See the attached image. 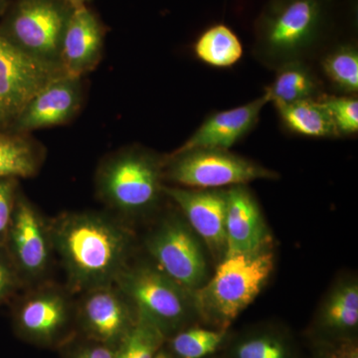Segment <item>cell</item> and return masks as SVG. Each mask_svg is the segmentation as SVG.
<instances>
[{
    "mask_svg": "<svg viewBox=\"0 0 358 358\" xmlns=\"http://www.w3.org/2000/svg\"><path fill=\"white\" fill-rule=\"evenodd\" d=\"M164 159L141 148L115 155L103 167L99 188L103 199L127 214L154 208L164 194Z\"/></svg>",
    "mask_w": 358,
    "mask_h": 358,
    "instance_id": "5b68a950",
    "label": "cell"
},
{
    "mask_svg": "<svg viewBox=\"0 0 358 358\" xmlns=\"http://www.w3.org/2000/svg\"><path fill=\"white\" fill-rule=\"evenodd\" d=\"M115 281L121 293L134 303L138 313L164 331L182 322L195 310L192 293L181 288L159 268L140 266L124 268Z\"/></svg>",
    "mask_w": 358,
    "mask_h": 358,
    "instance_id": "ba28073f",
    "label": "cell"
},
{
    "mask_svg": "<svg viewBox=\"0 0 358 358\" xmlns=\"http://www.w3.org/2000/svg\"><path fill=\"white\" fill-rule=\"evenodd\" d=\"M82 78L61 75L43 87L16 117L10 128L21 134L65 124L82 103Z\"/></svg>",
    "mask_w": 358,
    "mask_h": 358,
    "instance_id": "7c38bea8",
    "label": "cell"
},
{
    "mask_svg": "<svg viewBox=\"0 0 358 358\" xmlns=\"http://www.w3.org/2000/svg\"><path fill=\"white\" fill-rule=\"evenodd\" d=\"M263 95L274 106L317 100L322 96V83L307 61H296L275 70L274 81Z\"/></svg>",
    "mask_w": 358,
    "mask_h": 358,
    "instance_id": "ac0fdd59",
    "label": "cell"
},
{
    "mask_svg": "<svg viewBox=\"0 0 358 358\" xmlns=\"http://www.w3.org/2000/svg\"><path fill=\"white\" fill-rule=\"evenodd\" d=\"M8 6L9 0H0V15H3Z\"/></svg>",
    "mask_w": 358,
    "mask_h": 358,
    "instance_id": "d6a6232c",
    "label": "cell"
},
{
    "mask_svg": "<svg viewBox=\"0 0 358 358\" xmlns=\"http://www.w3.org/2000/svg\"><path fill=\"white\" fill-rule=\"evenodd\" d=\"M51 246L50 230L41 216L24 197L17 195L4 250L20 277L41 275L50 261Z\"/></svg>",
    "mask_w": 358,
    "mask_h": 358,
    "instance_id": "30bf717a",
    "label": "cell"
},
{
    "mask_svg": "<svg viewBox=\"0 0 358 358\" xmlns=\"http://www.w3.org/2000/svg\"><path fill=\"white\" fill-rule=\"evenodd\" d=\"M17 195V178H0V249L6 245Z\"/></svg>",
    "mask_w": 358,
    "mask_h": 358,
    "instance_id": "4316f807",
    "label": "cell"
},
{
    "mask_svg": "<svg viewBox=\"0 0 358 358\" xmlns=\"http://www.w3.org/2000/svg\"><path fill=\"white\" fill-rule=\"evenodd\" d=\"M102 23L88 6L75 7L63 39L61 66L65 74L82 78L98 65L103 46Z\"/></svg>",
    "mask_w": 358,
    "mask_h": 358,
    "instance_id": "9a60e30c",
    "label": "cell"
},
{
    "mask_svg": "<svg viewBox=\"0 0 358 358\" xmlns=\"http://www.w3.org/2000/svg\"><path fill=\"white\" fill-rule=\"evenodd\" d=\"M155 268L186 291L201 288L208 277L206 258L199 237L180 218L164 221L147 240Z\"/></svg>",
    "mask_w": 358,
    "mask_h": 358,
    "instance_id": "52a82bcc",
    "label": "cell"
},
{
    "mask_svg": "<svg viewBox=\"0 0 358 358\" xmlns=\"http://www.w3.org/2000/svg\"><path fill=\"white\" fill-rule=\"evenodd\" d=\"M274 107L282 124L291 133L306 138H339L333 120L320 99L280 103Z\"/></svg>",
    "mask_w": 358,
    "mask_h": 358,
    "instance_id": "d6986e66",
    "label": "cell"
},
{
    "mask_svg": "<svg viewBox=\"0 0 358 358\" xmlns=\"http://www.w3.org/2000/svg\"><path fill=\"white\" fill-rule=\"evenodd\" d=\"M331 358H358L357 348L353 345H343Z\"/></svg>",
    "mask_w": 358,
    "mask_h": 358,
    "instance_id": "4dcf8cb0",
    "label": "cell"
},
{
    "mask_svg": "<svg viewBox=\"0 0 358 358\" xmlns=\"http://www.w3.org/2000/svg\"><path fill=\"white\" fill-rule=\"evenodd\" d=\"M267 103V99L262 95L239 107L212 113L192 136L173 152H185L192 148L230 150L255 129Z\"/></svg>",
    "mask_w": 358,
    "mask_h": 358,
    "instance_id": "5bb4252c",
    "label": "cell"
},
{
    "mask_svg": "<svg viewBox=\"0 0 358 358\" xmlns=\"http://www.w3.org/2000/svg\"><path fill=\"white\" fill-rule=\"evenodd\" d=\"M50 234L75 289L109 286L126 268L131 237L107 218L66 214L54 223Z\"/></svg>",
    "mask_w": 358,
    "mask_h": 358,
    "instance_id": "7a4b0ae2",
    "label": "cell"
},
{
    "mask_svg": "<svg viewBox=\"0 0 358 358\" xmlns=\"http://www.w3.org/2000/svg\"><path fill=\"white\" fill-rule=\"evenodd\" d=\"M62 67L30 57L0 34V129L11 127L27 103Z\"/></svg>",
    "mask_w": 358,
    "mask_h": 358,
    "instance_id": "9c48e42d",
    "label": "cell"
},
{
    "mask_svg": "<svg viewBox=\"0 0 358 358\" xmlns=\"http://www.w3.org/2000/svg\"><path fill=\"white\" fill-rule=\"evenodd\" d=\"M155 358H169V357H167L166 353L160 352L157 353V355H155Z\"/></svg>",
    "mask_w": 358,
    "mask_h": 358,
    "instance_id": "836d02e7",
    "label": "cell"
},
{
    "mask_svg": "<svg viewBox=\"0 0 358 358\" xmlns=\"http://www.w3.org/2000/svg\"><path fill=\"white\" fill-rule=\"evenodd\" d=\"M327 108L338 136H355L358 131V100L355 96H326L320 98Z\"/></svg>",
    "mask_w": 358,
    "mask_h": 358,
    "instance_id": "484cf974",
    "label": "cell"
},
{
    "mask_svg": "<svg viewBox=\"0 0 358 358\" xmlns=\"http://www.w3.org/2000/svg\"><path fill=\"white\" fill-rule=\"evenodd\" d=\"M76 358H115V352L108 346H94L85 350Z\"/></svg>",
    "mask_w": 358,
    "mask_h": 358,
    "instance_id": "f546056e",
    "label": "cell"
},
{
    "mask_svg": "<svg viewBox=\"0 0 358 358\" xmlns=\"http://www.w3.org/2000/svg\"><path fill=\"white\" fill-rule=\"evenodd\" d=\"M82 305L85 326L103 343L122 339L134 324L126 300L110 286L90 289Z\"/></svg>",
    "mask_w": 358,
    "mask_h": 358,
    "instance_id": "2e32d148",
    "label": "cell"
},
{
    "mask_svg": "<svg viewBox=\"0 0 358 358\" xmlns=\"http://www.w3.org/2000/svg\"><path fill=\"white\" fill-rule=\"evenodd\" d=\"M37 164L34 148L27 141L0 133V178H28L36 171Z\"/></svg>",
    "mask_w": 358,
    "mask_h": 358,
    "instance_id": "603a6c76",
    "label": "cell"
},
{
    "mask_svg": "<svg viewBox=\"0 0 358 358\" xmlns=\"http://www.w3.org/2000/svg\"><path fill=\"white\" fill-rule=\"evenodd\" d=\"M225 334L224 329H188L173 338V352L180 358H203L218 350Z\"/></svg>",
    "mask_w": 358,
    "mask_h": 358,
    "instance_id": "d4e9b609",
    "label": "cell"
},
{
    "mask_svg": "<svg viewBox=\"0 0 358 358\" xmlns=\"http://www.w3.org/2000/svg\"><path fill=\"white\" fill-rule=\"evenodd\" d=\"M195 56L214 68H230L243 57V44L225 24H215L200 34L193 46Z\"/></svg>",
    "mask_w": 358,
    "mask_h": 358,
    "instance_id": "ffe728a7",
    "label": "cell"
},
{
    "mask_svg": "<svg viewBox=\"0 0 358 358\" xmlns=\"http://www.w3.org/2000/svg\"><path fill=\"white\" fill-rule=\"evenodd\" d=\"M324 77L341 95L358 92V48L353 41H341L324 51L320 61Z\"/></svg>",
    "mask_w": 358,
    "mask_h": 358,
    "instance_id": "44dd1931",
    "label": "cell"
},
{
    "mask_svg": "<svg viewBox=\"0 0 358 358\" xmlns=\"http://www.w3.org/2000/svg\"><path fill=\"white\" fill-rule=\"evenodd\" d=\"M75 6L64 0H15L0 23V34L30 57L61 66L66 28Z\"/></svg>",
    "mask_w": 358,
    "mask_h": 358,
    "instance_id": "277c9868",
    "label": "cell"
},
{
    "mask_svg": "<svg viewBox=\"0 0 358 358\" xmlns=\"http://www.w3.org/2000/svg\"><path fill=\"white\" fill-rule=\"evenodd\" d=\"M225 256L249 254L268 247L270 236L260 206L246 185L227 188Z\"/></svg>",
    "mask_w": 358,
    "mask_h": 358,
    "instance_id": "4fadbf2b",
    "label": "cell"
},
{
    "mask_svg": "<svg viewBox=\"0 0 358 358\" xmlns=\"http://www.w3.org/2000/svg\"><path fill=\"white\" fill-rule=\"evenodd\" d=\"M322 327L334 331L355 329L358 324V285L357 280L341 282L327 296L322 307Z\"/></svg>",
    "mask_w": 358,
    "mask_h": 358,
    "instance_id": "7402d4cb",
    "label": "cell"
},
{
    "mask_svg": "<svg viewBox=\"0 0 358 358\" xmlns=\"http://www.w3.org/2000/svg\"><path fill=\"white\" fill-rule=\"evenodd\" d=\"M278 178L275 171L229 150L192 148L164 159V180L186 188L220 189Z\"/></svg>",
    "mask_w": 358,
    "mask_h": 358,
    "instance_id": "8992f818",
    "label": "cell"
},
{
    "mask_svg": "<svg viewBox=\"0 0 358 358\" xmlns=\"http://www.w3.org/2000/svg\"><path fill=\"white\" fill-rule=\"evenodd\" d=\"M64 1L70 3L71 6L77 7L81 6H88V3H90V1H92V0H64Z\"/></svg>",
    "mask_w": 358,
    "mask_h": 358,
    "instance_id": "1f68e13d",
    "label": "cell"
},
{
    "mask_svg": "<svg viewBox=\"0 0 358 358\" xmlns=\"http://www.w3.org/2000/svg\"><path fill=\"white\" fill-rule=\"evenodd\" d=\"M274 265V254L267 247L224 257L211 279L193 292L195 310L225 331L262 292Z\"/></svg>",
    "mask_w": 358,
    "mask_h": 358,
    "instance_id": "3957f363",
    "label": "cell"
},
{
    "mask_svg": "<svg viewBox=\"0 0 358 358\" xmlns=\"http://www.w3.org/2000/svg\"><path fill=\"white\" fill-rule=\"evenodd\" d=\"M164 331L143 313L126 336L122 345L115 352V358H155L164 343Z\"/></svg>",
    "mask_w": 358,
    "mask_h": 358,
    "instance_id": "cb8c5ba5",
    "label": "cell"
},
{
    "mask_svg": "<svg viewBox=\"0 0 358 358\" xmlns=\"http://www.w3.org/2000/svg\"><path fill=\"white\" fill-rule=\"evenodd\" d=\"M238 358H287L284 345L272 338H257L241 343L237 348Z\"/></svg>",
    "mask_w": 358,
    "mask_h": 358,
    "instance_id": "83f0119b",
    "label": "cell"
},
{
    "mask_svg": "<svg viewBox=\"0 0 358 358\" xmlns=\"http://www.w3.org/2000/svg\"><path fill=\"white\" fill-rule=\"evenodd\" d=\"M20 277L7 256L4 248L0 249V303L13 296L18 286Z\"/></svg>",
    "mask_w": 358,
    "mask_h": 358,
    "instance_id": "f1b7e54d",
    "label": "cell"
},
{
    "mask_svg": "<svg viewBox=\"0 0 358 358\" xmlns=\"http://www.w3.org/2000/svg\"><path fill=\"white\" fill-rule=\"evenodd\" d=\"M67 301L54 291L40 292L21 301L15 310V320L22 333L48 339L62 329L67 320Z\"/></svg>",
    "mask_w": 358,
    "mask_h": 358,
    "instance_id": "e0dca14e",
    "label": "cell"
},
{
    "mask_svg": "<svg viewBox=\"0 0 358 358\" xmlns=\"http://www.w3.org/2000/svg\"><path fill=\"white\" fill-rule=\"evenodd\" d=\"M338 0H268L255 22L253 54L275 71L322 50L336 24Z\"/></svg>",
    "mask_w": 358,
    "mask_h": 358,
    "instance_id": "6da1fadb",
    "label": "cell"
},
{
    "mask_svg": "<svg viewBox=\"0 0 358 358\" xmlns=\"http://www.w3.org/2000/svg\"><path fill=\"white\" fill-rule=\"evenodd\" d=\"M164 194L176 202L193 232L220 262L226 254L227 189L164 186Z\"/></svg>",
    "mask_w": 358,
    "mask_h": 358,
    "instance_id": "8fae6325",
    "label": "cell"
}]
</instances>
